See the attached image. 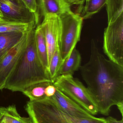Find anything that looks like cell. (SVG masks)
<instances>
[{"instance_id": "6da1fadb", "label": "cell", "mask_w": 123, "mask_h": 123, "mask_svg": "<svg viewBox=\"0 0 123 123\" xmlns=\"http://www.w3.org/2000/svg\"><path fill=\"white\" fill-rule=\"evenodd\" d=\"M89 60L80 69L98 113L108 116L110 108L123 103V66L107 59L91 40Z\"/></svg>"}, {"instance_id": "7a4b0ae2", "label": "cell", "mask_w": 123, "mask_h": 123, "mask_svg": "<svg viewBox=\"0 0 123 123\" xmlns=\"http://www.w3.org/2000/svg\"><path fill=\"white\" fill-rule=\"evenodd\" d=\"M35 28H32L27 31L26 46L6 81L5 89L22 92L32 85L42 82H51L36 50Z\"/></svg>"}, {"instance_id": "3957f363", "label": "cell", "mask_w": 123, "mask_h": 123, "mask_svg": "<svg viewBox=\"0 0 123 123\" xmlns=\"http://www.w3.org/2000/svg\"><path fill=\"white\" fill-rule=\"evenodd\" d=\"M25 110L34 123H106L105 118H83L61 110L49 98L28 101Z\"/></svg>"}, {"instance_id": "277c9868", "label": "cell", "mask_w": 123, "mask_h": 123, "mask_svg": "<svg viewBox=\"0 0 123 123\" xmlns=\"http://www.w3.org/2000/svg\"><path fill=\"white\" fill-rule=\"evenodd\" d=\"M58 16L61 24L59 45L63 64L80 41L84 19L71 9Z\"/></svg>"}, {"instance_id": "5b68a950", "label": "cell", "mask_w": 123, "mask_h": 123, "mask_svg": "<svg viewBox=\"0 0 123 123\" xmlns=\"http://www.w3.org/2000/svg\"><path fill=\"white\" fill-rule=\"evenodd\" d=\"M53 84L58 89L91 115L94 116L98 113L96 105L87 88L73 76H59Z\"/></svg>"}, {"instance_id": "8992f818", "label": "cell", "mask_w": 123, "mask_h": 123, "mask_svg": "<svg viewBox=\"0 0 123 123\" xmlns=\"http://www.w3.org/2000/svg\"><path fill=\"white\" fill-rule=\"evenodd\" d=\"M103 48L109 59L123 66V13L105 29Z\"/></svg>"}, {"instance_id": "52a82bcc", "label": "cell", "mask_w": 123, "mask_h": 123, "mask_svg": "<svg viewBox=\"0 0 123 123\" xmlns=\"http://www.w3.org/2000/svg\"><path fill=\"white\" fill-rule=\"evenodd\" d=\"M0 8L3 15L1 18L38 25L39 16L30 12L21 0H0Z\"/></svg>"}, {"instance_id": "ba28073f", "label": "cell", "mask_w": 123, "mask_h": 123, "mask_svg": "<svg viewBox=\"0 0 123 123\" xmlns=\"http://www.w3.org/2000/svg\"><path fill=\"white\" fill-rule=\"evenodd\" d=\"M43 18V21L40 24L45 32L48 67L51 59L59 43L61 24L60 17L56 14H47Z\"/></svg>"}, {"instance_id": "9c48e42d", "label": "cell", "mask_w": 123, "mask_h": 123, "mask_svg": "<svg viewBox=\"0 0 123 123\" xmlns=\"http://www.w3.org/2000/svg\"><path fill=\"white\" fill-rule=\"evenodd\" d=\"M28 31L25 32L21 40L0 60V90L4 88L7 79L25 48Z\"/></svg>"}, {"instance_id": "30bf717a", "label": "cell", "mask_w": 123, "mask_h": 123, "mask_svg": "<svg viewBox=\"0 0 123 123\" xmlns=\"http://www.w3.org/2000/svg\"><path fill=\"white\" fill-rule=\"evenodd\" d=\"M49 98L61 110L68 114L83 118L95 117L57 88L54 95Z\"/></svg>"}, {"instance_id": "8fae6325", "label": "cell", "mask_w": 123, "mask_h": 123, "mask_svg": "<svg viewBox=\"0 0 123 123\" xmlns=\"http://www.w3.org/2000/svg\"><path fill=\"white\" fill-rule=\"evenodd\" d=\"M38 9L44 17L48 14L59 16L68 10L71 7L67 6L62 0H37Z\"/></svg>"}, {"instance_id": "7c38bea8", "label": "cell", "mask_w": 123, "mask_h": 123, "mask_svg": "<svg viewBox=\"0 0 123 123\" xmlns=\"http://www.w3.org/2000/svg\"><path fill=\"white\" fill-rule=\"evenodd\" d=\"M35 39L36 50L38 57L43 66L48 72V60L47 50L45 32L41 24L38 25L35 28Z\"/></svg>"}, {"instance_id": "4fadbf2b", "label": "cell", "mask_w": 123, "mask_h": 123, "mask_svg": "<svg viewBox=\"0 0 123 123\" xmlns=\"http://www.w3.org/2000/svg\"><path fill=\"white\" fill-rule=\"evenodd\" d=\"M81 62V54L76 48H74L68 58L62 64L58 73L57 77L61 76H73L74 72L80 68Z\"/></svg>"}, {"instance_id": "5bb4252c", "label": "cell", "mask_w": 123, "mask_h": 123, "mask_svg": "<svg viewBox=\"0 0 123 123\" xmlns=\"http://www.w3.org/2000/svg\"><path fill=\"white\" fill-rule=\"evenodd\" d=\"M26 32L0 33V60L21 40Z\"/></svg>"}, {"instance_id": "9a60e30c", "label": "cell", "mask_w": 123, "mask_h": 123, "mask_svg": "<svg viewBox=\"0 0 123 123\" xmlns=\"http://www.w3.org/2000/svg\"><path fill=\"white\" fill-rule=\"evenodd\" d=\"M0 123H34L30 117L19 115L15 105L0 108Z\"/></svg>"}, {"instance_id": "2e32d148", "label": "cell", "mask_w": 123, "mask_h": 123, "mask_svg": "<svg viewBox=\"0 0 123 123\" xmlns=\"http://www.w3.org/2000/svg\"><path fill=\"white\" fill-rule=\"evenodd\" d=\"M37 26L32 24L17 22L0 19V33L9 32H26Z\"/></svg>"}, {"instance_id": "e0dca14e", "label": "cell", "mask_w": 123, "mask_h": 123, "mask_svg": "<svg viewBox=\"0 0 123 123\" xmlns=\"http://www.w3.org/2000/svg\"><path fill=\"white\" fill-rule=\"evenodd\" d=\"M51 82L44 81L32 85L26 88L23 94L28 97L30 101H36L46 98L45 90Z\"/></svg>"}, {"instance_id": "ac0fdd59", "label": "cell", "mask_w": 123, "mask_h": 123, "mask_svg": "<svg viewBox=\"0 0 123 123\" xmlns=\"http://www.w3.org/2000/svg\"><path fill=\"white\" fill-rule=\"evenodd\" d=\"M62 64L63 62L59 43L51 59L48 68L49 78L52 83H53L57 78L58 73Z\"/></svg>"}, {"instance_id": "d6986e66", "label": "cell", "mask_w": 123, "mask_h": 123, "mask_svg": "<svg viewBox=\"0 0 123 123\" xmlns=\"http://www.w3.org/2000/svg\"><path fill=\"white\" fill-rule=\"evenodd\" d=\"M82 7L81 16L83 19L88 18L99 12L107 3V0H87Z\"/></svg>"}, {"instance_id": "ffe728a7", "label": "cell", "mask_w": 123, "mask_h": 123, "mask_svg": "<svg viewBox=\"0 0 123 123\" xmlns=\"http://www.w3.org/2000/svg\"><path fill=\"white\" fill-rule=\"evenodd\" d=\"M108 24L114 21L123 13V0H107Z\"/></svg>"}, {"instance_id": "44dd1931", "label": "cell", "mask_w": 123, "mask_h": 123, "mask_svg": "<svg viewBox=\"0 0 123 123\" xmlns=\"http://www.w3.org/2000/svg\"><path fill=\"white\" fill-rule=\"evenodd\" d=\"M30 12L39 15L37 0H21Z\"/></svg>"}, {"instance_id": "7402d4cb", "label": "cell", "mask_w": 123, "mask_h": 123, "mask_svg": "<svg viewBox=\"0 0 123 123\" xmlns=\"http://www.w3.org/2000/svg\"><path fill=\"white\" fill-rule=\"evenodd\" d=\"M56 91V88L52 82H50L46 87L45 94L46 98H50L54 95Z\"/></svg>"}, {"instance_id": "603a6c76", "label": "cell", "mask_w": 123, "mask_h": 123, "mask_svg": "<svg viewBox=\"0 0 123 123\" xmlns=\"http://www.w3.org/2000/svg\"><path fill=\"white\" fill-rule=\"evenodd\" d=\"M67 6L71 7L73 5H81L85 1L84 0H62Z\"/></svg>"}, {"instance_id": "cb8c5ba5", "label": "cell", "mask_w": 123, "mask_h": 123, "mask_svg": "<svg viewBox=\"0 0 123 123\" xmlns=\"http://www.w3.org/2000/svg\"><path fill=\"white\" fill-rule=\"evenodd\" d=\"M106 123H123V120H118L117 119L112 117H108L105 119Z\"/></svg>"}, {"instance_id": "d4e9b609", "label": "cell", "mask_w": 123, "mask_h": 123, "mask_svg": "<svg viewBox=\"0 0 123 123\" xmlns=\"http://www.w3.org/2000/svg\"><path fill=\"white\" fill-rule=\"evenodd\" d=\"M118 110L120 111L122 117L123 115V103H120L117 105Z\"/></svg>"}, {"instance_id": "484cf974", "label": "cell", "mask_w": 123, "mask_h": 123, "mask_svg": "<svg viewBox=\"0 0 123 123\" xmlns=\"http://www.w3.org/2000/svg\"><path fill=\"white\" fill-rule=\"evenodd\" d=\"M3 16V14H2V12H1V11L0 10V19L2 18Z\"/></svg>"}, {"instance_id": "4316f807", "label": "cell", "mask_w": 123, "mask_h": 123, "mask_svg": "<svg viewBox=\"0 0 123 123\" xmlns=\"http://www.w3.org/2000/svg\"><path fill=\"white\" fill-rule=\"evenodd\" d=\"M86 0H84V1H86Z\"/></svg>"}]
</instances>
